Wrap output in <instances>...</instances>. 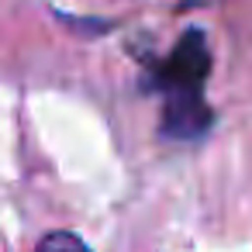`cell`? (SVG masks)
I'll use <instances>...</instances> for the list:
<instances>
[{
  "instance_id": "cell-1",
  "label": "cell",
  "mask_w": 252,
  "mask_h": 252,
  "mask_svg": "<svg viewBox=\"0 0 252 252\" xmlns=\"http://www.w3.org/2000/svg\"><path fill=\"white\" fill-rule=\"evenodd\" d=\"M211 45L200 28H187L162 59L145 63L142 87L162 100L159 135L173 142H197L211 131L214 111L207 104Z\"/></svg>"
},
{
  "instance_id": "cell-2",
  "label": "cell",
  "mask_w": 252,
  "mask_h": 252,
  "mask_svg": "<svg viewBox=\"0 0 252 252\" xmlns=\"http://www.w3.org/2000/svg\"><path fill=\"white\" fill-rule=\"evenodd\" d=\"M35 252H94L76 231H49Z\"/></svg>"
}]
</instances>
